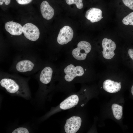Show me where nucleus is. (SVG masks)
Listing matches in <instances>:
<instances>
[{
	"mask_svg": "<svg viewBox=\"0 0 133 133\" xmlns=\"http://www.w3.org/2000/svg\"><path fill=\"white\" fill-rule=\"evenodd\" d=\"M79 101L77 95H72L62 102L60 104V107L61 109L65 110L69 109L77 105Z\"/></svg>",
	"mask_w": 133,
	"mask_h": 133,
	"instance_id": "nucleus-12",
	"label": "nucleus"
},
{
	"mask_svg": "<svg viewBox=\"0 0 133 133\" xmlns=\"http://www.w3.org/2000/svg\"><path fill=\"white\" fill-rule=\"evenodd\" d=\"M73 32L69 26H66L61 29L57 38L58 43L61 45L66 44L70 41L73 36Z\"/></svg>",
	"mask_w": 133,
	"mask_h": 133,
	"instance_id": "nucleus-6",
	"label": "nucleus"
},
{
	"mask_svg": "<svg viewBox=\"0 0 133 133\" xmlns=\"http://www.w3.org/2000/svg\"><path fill=\"white\" fill-rule=\"evenodd\" d=\"M53 70L50 67L47 66L41 71L39 76L40 81L44 84L49 83L51 79Z\"/></svg>",
	"mask_w": 133,
	"mask_h": 133,
	"instance_id": "nucleus-14",
	"label": "nucleus"
},
{
	"mask_svg": "<svg viewBox=\"0 0 133 133\" xmlns=\"http://www.w3.org/2000/svg\"><path fill=\"white\" fill-rule=\"evenodd\" d=\"M91 46L88 42L84 41L79 42L77 47L72 51V54L74 57L78 60H85L87 54L91 50Z\"/></svg>",
	"mask_w": 133,
	"mask_h": 133,
	"instance_id": "nucleus-2",
	"label": "nucleus"
},
{
	"mask_svg": "<svg viewBox=\"0 0 133 133\" xmlns=\"http://www.w3.org/2000/svg\"><path fill=\"white\" fill-rule=\"evenodd\" d=\"M12 133H30L28 129L26 127H20L14 130L12 132Z\"/></svg>",
	"mask_w": 133,
	"mask_h": 133,
	"instance_id": "nucleus-18",
	"label": "nucleus"
},
{
	"mask_svg": "<svg viewBox=\"0 0 133 133\" xmlns=\"http://www.w3.org/2000/svg\"><path fill=\"white\" fill-rule=\"evenodd\" d=\"M64 72L66 75L65 79L67 82H70L76 76H81L84 74L83 68L81 66H75L70 64L66 66L64 69Z\"/></svg>",
	"mask_w": 133,
	"mask_h": 133,
	"instance_id": "nucleus-4",
	"label": "nucleus"
},
{
	"mask_svg": "<svg viewBox=\"0 0 133 133\" xmlns=\"http://www.w3.org/2000/svg\"><path fill=\"white\" fill-rule=\"evenodd\" d=\"M40 8L41 14L44 18L50 20L53 17L54 14V9L47 1H42Z\"/></svg>",
	"mask_w": 133,
	"mask_h": 133,
	"instance_id": "nucleus-11",
	"label": "nucleus"
},
{
	"mask_svg": "<svg viewBox=\"0 0 133 133\" xmlns=\"http://www.w3.org/2000/svg\"><path fill=\"white\" fill-rule=\"evenodd\" d=\"M82 119L78 116H73L67 120L64 126L66 133H75L80 129Z\"/></svg>",
	"mask_w": 133,
	"mask_h": 133,
	"instance_id": "nucleus-7",
	"label": "nucleus"
},
{
	"mask_svg": "<svg viewBox=\"0 0 133 133\" xmlns=\"http://www.w3.org/2000/svg\"><path fill=\"white\" fill-rule=\"evenodd\" d=\"M6 30L10 34L14 35H19L23 33L22 27L20 24L13 21L8 22L5 24Z\"/></svg>",
	"mask_w": 133,
	"mask_h": 133,
	"instance_id": "nucleus-8",
	"label": "nucleus"
},
{
	"mask_svg": "<svg viewBox=\"0 0 133 133\" xmlns=\"http://www.w3.org/2000/svg\"><path fill=\"white\" fill-rule=\"evenodd\" d=\"M128 53L130 57L133 61V49H130L128 51Z\"/></svg>",
	"mask_w": 133,
	"mask_h": 133,
	"instance_id": "nucleus-22",
	"label": "nucleus"
},
{
	"mask_svg": "<svg viewBox=\"0 0 133 133\" xmlns=\"http://www.w3.org/2000/svg\"><path fill=\"white\" fill-rule=\"evenodd\" d=\"M11 2V0H0V5H2L4 2L6 5L9 4Z\"/></svg>",
	"mask_w": 133,
	"mask_h": 133,
	"instance_id": "nucleus-21",
	"label": "nucleus"
},
{
	"mask_svg": "<svg viewBox=\"0 0 133 133\" xmlns=\"http://www.w3.org/2000/svg\"><path fill=\"white\" fill-rule=\"evenodd\" d=\"M66 3L68 5L75 4L79 9L82 8L83 6V0H66Z\"/></svg>",
	"mask_w": 133,
	"mask_h": 133,
	"instance_id": "nucleus-17",
	"label": "nucleus"
},
{
	"mask_svg": "<svg viewBox=\"0 0 133 133\" xmlns=\"http://www.w3.org/2000/svg\"><path fill=\"white\" fill-rule=\"evenodd\" d=\"M101 88H102V87H101Z\"/></svg>",
	"mask_w": 133,
	"mask_h": 133,
	"instance_id": "nucleus-25",
	"label": "nucleus"
},
{
	"mask_svg": "<svg viewBox=\"0 0 133 133\" xmlns=\"http://www.w3.org/2000/svg\"><path fill=\"white\" fill-rule=\"evenodd\" d=\"M131 92L132 95L133 96V85L131 88Z\"/></svg>",
	"mask_w": 133,
	"mask_h": 133,
	"instance_id": "nucleus-23",
	"label": "nucleus"
},
{
	"mask_svg": "<svg viewBox=\"0 0 133 133\" xmlns=\"http://www.w3.org/2000/svg\"><path fill=\"white\" fill-rule=\"evenodd\" d=\"M34 66V64L31 61L24 60L20 61L17 64L16 68L18 71L24 72L32 70Z\"/></svg>",
	"mask_w": 133,
	"mask_h": 133,
	"instance_id": "nucleus-13",
	"label": "nucleus"
},
{
	"mask_svg": "<svg viewBox=\"0 0 133 133\" xmlns=\"http://www.w3.org/2000/svg\"><path fill=\"white\" fill-rule=\"evenodd\" d=\"M111 108L115 118L117 120H120L123 114L122 106L118 104L114 103L112 106Z\"/></svg>",
	"mask_w": 133,
	"mask_h": 133,
	"instance_id": "nucleus-15",
	"label": "nucleus"
},
{
	"mask_svg": "<svg viewBox=\"0 0 133 133\" xmlns=\"http://www.w3.org/2000/svg\"><path fill=\"white\" fill-rule=\"evenodd\" d=\"M102 45L103 50L102 52L103 57L108 59L113 58L115 55L114 51L116 47L115 42L111 39L105 38L102 41Z\"/></svg>",
	"mask_w": 133,
	"mask_h": 133,
	"instance_id": "nucleus-5",
	"label": "nucleus"
},
{
	"mask_svg": "<svg viewBox=\"0 0 133 133\" xmlns=\"http://www.w3.org/2000/svg\"><path fill=\"white\" fill-rule=\"evenodd\" d=\"M122 22L125 25L133 26V12L130 13L124 17Z\"/></svg>",
	"mask_w": 133,
	"mask_h": 133,
	"instance_id": "nucleus-16",
	"label": "nucleus"
},
{
	"mask_svg": "<svg viewBox=\"0 0 133 133\" xmlns=\"http://www.w3.org/2000/svg\"><path fill=\"white\" fill-rule=\"evenodd\" d=\"M85 70H86V69H85Z\"/></svg>",
	"mask_w": 133,
	"mask_h": 133,
	"instance_id": "nucleus-24",
	"label": "nucleus"
},
{
	"mask_svg": "<svg viewBox=\"0 0 133 133\" xmlns=\"http://www.w3.org/2000/svg\"><path fill=\"white\" fill-rule=\"evenodd\" d=\"M23 33L24 36L29 40L35 41L39 38V31L35 25L31 23H28L22 27Z\"/></svg>",
	"mask_w": 133,
	"mask_h": 133,
	"instance_id": "nucleus-3",
	"label": "nucleus"
},
{
	"mask_svg": "<svg viewBox=\"0 0 133 133\" xmlns=\"http://www.w3.org/2000/svg\"><path fill=\"white\" fill-rule=\"evenodd\" d=\"M11 78H3L0 80V85L11 95L29 99L31 96L29 90L23 82Z\"/></svg>",
	"mask_w": 133,
	"mask_h": 133,
	"instance_id": "nucleus-1",
	"label": "nucleus"
},
{
	"mask_svg": "<svg viewBox=\"0 0 133 133\" xmlns=\"http://www.w3.org/2000/svg\"><path fill=\"white\" fill-rule=\"evenodd\" d=\"M85 17L92 23L98 22L103 18L101 10L94 7L88 9L86 12Z\"/></svg>",
	"mask_w": 133,
	"mask_h": 133,
	"instance_id": "nucleus-9",
	"label": "nucleus"
},
{
	"mask_svg": "<svg viewBox=\"0 0 133 133\" xmlns=\"http://www.w3.org/2000/svg\"><path fill=\"white\" fill-rule=\"evenodd\" d=\"M19 4L21 5L26 4L30 3L32 0H16Z\"/></svg>",
	"mask_w": 133,
	"mask_h": 133,
	"instance_id": "nucleus-20",
	"label": "nucleus"
},
{
	"mask_svg": "<svg viewBox=\"0 0 133 133\" xmlns=\"http://www.w3.org/2000/svg\"><path fill=\"white\" fill-rule=\"evenodd\" d=\"M121 1L125 6L133 10V0H121Z\"/></svg>",
	"mask_w": 133,
	"mask_h": 133,
	"instance_id": "nucleus-19",
	"label": "nucleus"
},
{
	"mask_svg": "<svg viewBox=\"0 0 133 133\" xmlns=\"http://www.w3.org/2000/svg\"><path fill=\"white\" fill-rule=\"evenodd\" d=\"M103 87L104 90L107 92L116 93L120 90L121 88V83L107 79L103 83Z\"/></svg>",
	"mask_w": 133,
	"mask_h": 133,
	"instance_id": "nucleus-10",
	"label": "nucleus"
}]
</instances>
